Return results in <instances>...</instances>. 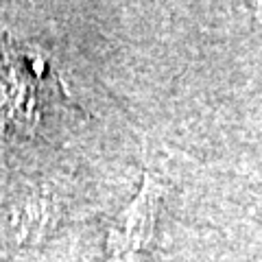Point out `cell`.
I'll return each instance as SVG.
<instances>
[{
  "label": "cell",
  "mask_w": 262,
  "mask_h": 262,
  "mask_svg": "<svg viewBox=\"0 0 262 262\" xmlns=\"http://www.w3.org/2000/svg\"><path fill=\"white\" fill-rule=\"evenodd\" d=\"M66 216L61 192L44 179H18L0 190V243L31 249L46 243Z\"/></svg>",
  "instance_id": "6da1fadb"
},
{
  "label": "cell",
  "mask_w": 262,
  "mask_h": 262,
  "mask_svg": "<svg viewBox=\"0 0 262 262\" xmlns=\"http://www.w3.org/2000/svg\"><path fill=\"white\" fill-rule=\"evenodd\" d=\"M168 184L153 170H142L136 194L110 221L105 234V262H146L158 238Z\"/></svg>",
  "instance_id": "7a4b0ae2"
}]
</instances>
